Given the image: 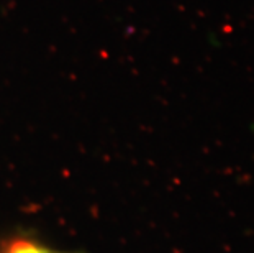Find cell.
<instances>
[{
	"label": "cell",
	"mask_w": 254,
	"mask_h": 253,
	"mask_svg": "<svg viewBox=\"0 0 254 253\" xmlns=\"http://www.w3.org/2000/svg\"><path fill=\"white\" fill-rule=\"evenodd\" d=\"M0 253H84V252H63L51 249L40 240L30 237H13L0 245Z\"/></svg>",
	"instance_id": "6da1fadb"
}]
</instances>
